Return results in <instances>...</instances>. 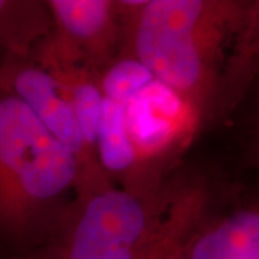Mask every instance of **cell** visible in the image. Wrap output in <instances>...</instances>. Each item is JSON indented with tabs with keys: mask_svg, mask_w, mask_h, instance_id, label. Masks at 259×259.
I'll list each match as a JSON object with an SVG mask.
<instances>
[{
	"mask_svg": "<svg viewBox=\"0 0 259 259\" xmlns=\"http://www.w3.org/2000/svg\"><path fill=\"white\" fill-rule=\"evenodd\" d=\"M204 179H168L146 193L114 185L76 196L56 231L26 259H153Z\"/></svg>",
	"mask_w": 259,
	"mask_h": 259,
	"instance_id": "3",
	"label": "cell"
},
{
	"mask_svg": "<svg viewBox=\"0 0 259 259\" xmlns=\"http://www.w3.org/2000/svg\"><path fill=\"white\" fill-rule=\"evenodd\" d=\"M255 76H259V0H248L233 62V87L238 100Z\"/></svg>",
	"mask_w": 259,
	"mask_h": 259,
	"instance_id": "9",
	"label": "cell"
},
{
	"mask_svg": "<svg viewBox=\"0 0 259 259\" xmlns=\"http://www.w3.org/2000/svg\"><path fill=\"white\" fill-rule=\"evenodd\" d=\"M246 0H117L118 58L141 64L199 125L236 105L235 51ZM117 58V59H118Z\"/></svg>",
	"mask_w": 259,
	"mask_h": 259,
	"instance_id": "1",
	"label": "cell"
},
{
	"mask_svg": "<svg viewBox=\"0 0 259 259\" xmlns=\"http://www.w3.org/2000/svg\"><path fill=\"white\" fill-rule=\"evenodd\" d=\"M210 193H212V189H210V187H206L203 192L194 199L193 203L189 206V209L186 210V213L183 214V218L180 219V222L177 223L175 231L171 232V235L168 236V239L164 242V245L160 248V250L156 253V256L153 259H171L173 252H175V248H176V243L177 241H179V238H180V235H182V232L185 231L186 226H187L189 222L193 219L194 214L199 212V210L202 209V206L207 202V199L210 197Z\"/></svg>",
	"mask_w": 259,
	"mask_h": 259,
	"instance_id": "11",
	"label": "cell"
},
{
	"mask_svg": "<svg viewBox=\"0 0 259 259\" xmlns=\"http://www.w3.org/2000/svg\"><path fill=\"white\" fill-rule=\"evenodd\" d=\"M0 81L36 115L44 127L76 158L81 182L76 196L114 185L98 154L88 146L72 104L56 79L32 56H9L0 62ZM75 196V197H76Z\"/></svg>",
	"mask_w": 259,
	"mask_h": 259,
	"instance_id": "5",
	"label": "cell"
},
{
	"mask_svg": "<svg viewBox=\"0 0 259 259\" xmlns=\"http://www.w3.org/2000/svg\"><path fill=\"white\" fill-rule=\"evenodd\" d=\"M51 30L47 0H0V62L30 56Z\"/></svg>",
	"mask_w": 259,
	"mask_h": 259,
	"instance_id": "8",
	"label": "cell"
},
{
	"mask_svg": "<svg viewBox=\"0 0 259 259\" xmlns=\"http://www.w3.org/2000/svg\"><path fill=\"white\" fill-rule=\"evenodd\" d=\"M97 151L107 175L122 180V189L134 193L157 189L151 187L144 179L139 153L130 134L125 107L107 98H102Z\"/></svg>",
	"mask_w": 259,
	"mask_h": 259,
	"instance_id": "7",
	"label": "cell"
},
{
	"mask_svg": "<svg viewBox=\"0 0 259 259\" xmlns=\"http://www.w3.org/2000/svg\"><path fill=\"white\" fill-rule=\"evenodd\" d=\"M52 30L32 59L54 78L87 74L101 79L120 54L117 0H47Z\"/></svg>",
	"mask_w": 259,
	"mask_h": 259,
	"instance_id": "4",
	"label": "cell"
},
{
	"mask_svg": "<svg viewBox=\"0 0 259 259\" xmlns=\"http://www.w3.org/2000/svg\"><path fill=\"white\" fill-rule=\"evenodd\" d=\"M252 144L255 150V156L259 161V111L256 112V117L253 121V130H252Z\"/></svg>",
	"mask_w": 259,
	"mask_h": 259,
	"instance_id": "12",
	"label": "cell"
},
{
	"mask_svg": "<svg viewBox=\"0 0 259 259\" xmlns=\"http://www.w3.org/2000/svg\"><path fill=\"white\" fill-rule=\"evenodd\" d=\"M75 156L0 81V255L26 259L75 200Z\"/></svg>",
	"mask_w": 259,
	"mask_h": 259,
	"instance_id": "2",
	"label": "cell"
},
{
	"mask_svg": "<svg viewBox=\"0 0 259 259\" xmlns=\"http://www.w3.org/2000/svg\"><path fill=\"white\" fill-rule=\"evenodd\" d=\"M171 259H259V197L210 194L182 232Z\"/></svg>",
	"mask_w": 259,
	"mask_h": 259,
	"instance_id": "6",
	"label": "cell"
},
{
	"mask_svg": "<svg viewBox=\"0 0 259 259\" xmlns=\"http://www.w3.org/2000/svg\"><path fill=\"white\" fill-rule=\"evenodd\" d=\"M156 79L134 59L118 58L100 79L102 97L127 107L141 91Z\"/></svg>",
	"mask_w": 259,
	"mask_h": 259,
	"instance_id": "10",
	"label": "cell"
}]
</instances>
